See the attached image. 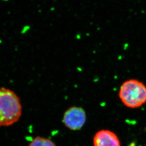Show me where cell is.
Wrapping results in <instances>:
<instances>
[{"instance_id":"cell-1","label":"cell","mask_w":146,"mask_h":146,"mask_svg":"<svg viewBox=\"0 0 146 146\" xmlns=\"http://www.w3.org/2000/svg\"><path fill=\"white\" fill-rule=\"evenodd\" d=\"M20 98L13 90L0 88V127L11 126L18 121L22 114Z\"/></svg>"},{"instance_id":"cell-2","label":"cell","mask_w":146,"mask_h":146,"mask_svg":"<svg viewBox=\"0 0 146 146\" xmlns=\"http://www.w3.org/2000/svg\"><path fill=\"white\" fill-rule=\"evenodd\" d=\"M119 96L126 107L131 108L141 107L146 102V86L137 80H127L120 87Z\"/></svg>"},{"instance_id":"cell-3","label":"cell","mask_w":146,"mask_h":146,"mask_svg":"<svg viewBox=\"0 0 146 146\" xmlns=\"http://www.w3.org/2000/svg\"><path fill=\"white\" fill-rule=\"evenodd\" d=\"M86 114L84 110L80 107H70L64 114L63 122L72 131L80 130L86 122Z\"/></svg>"},{"instance_id":"cell-4","label":"cell","mask_w":146,"mask_h":146,"mask_svg":"<svg viewBox=\"0 0 146 146\" xmlns=\"http://www.w3.org/2000/svg\"><path fill=\"white\" fill-rule=\"evenodd\" d=\"M94 146H121L116 134L108 129H102L96 132L93 139Z\"/></svg>"},{"instance_id":"cell-5","label":"cell","mask_w":146,"mask_h":146,"mask_svg":"<svg viewBox=\"0 0 146 146\" xmlns=\"http://www.w3.org/2000/svg\"><path fill=\"white\" fill-rule=\"evenodd\" d=\"M29 146H56L55 143L51 139L42 137L37 136L34 138Z\"/></svg>"}]
</instances>
